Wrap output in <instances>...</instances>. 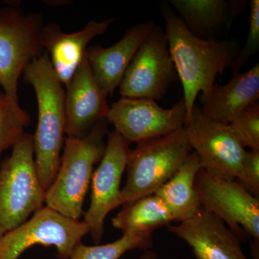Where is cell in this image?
<instances>
[{"label":"cell","mask_w":259,"mask_h":259,"mask_svg":"<svg viewBox=\"0 0 259 259\" xmlns=\"http://www.w3.org/2000/svg\"><path fill=\"white\" fill-rule=\"evenodd\" d=\"M160 10L170 54L183 88L186 121L192 114L198 94L203 97L209 93L218 75L231 68L239 51L236 44L228 40H204L195 36L166 3H162Z\"/></svg>","instance_id":"6da1fadb"},{"label":"cell","mask_w":259,"mask_h":259,"mask_svg":"<svg viewBox=\"0 0 259 259\" xmlns=\"http://www.w3.org/2000/svg\"><path fill=\"white\" fill-rule=\"evenodd\" d=\"M23 79L33 89L37 105V125L33 136L37 176L47 192L60 166L61 151L66 134L65 88L51 67L47 53L29 65Z\"/></svg>","instance_id":"7a4b0ae2"},{"label":"cell","mask_w":259,"mask_h":259,"mask_svg":"<svg viewBox=\"0 0 259 259\" xmlns=\"http://www.w3.org/2000/svg\"><path fill=\"white\" fill-rule=\"evenodd\" d=\"M106 119L100 121L82 137L67 136L60 166L46 193L47 207L65 217L79 220L83 214L85 197L91 185L94 166L105 152Z\"/></svg>","instance_id":"3957f363"},{"label":"cell","mask_w":259,"mask_h":259,"mask_svg":"<svg viewBox=\"0 0 259 259\" xmlns=\"http://www.w3.org/2000/svg\"><path fill=\"white\" fill-rule=\"evenodd\" d=\"M0 165V238L44 207L46 192L37 176L33 136L24 133Z\"/></svg>","instance_id":"277c9868"},{"label":"cell","mask_w":259,"mask_h":259,"mask_svg":"<svg viewBox=\"0 0 259 259\" xmlns=\"http://www.w3.org/2000/svg\"><path fill=\"white\" fill-rule=\"evenodd\" d=\"M191 151L184 127L130 149L127 180L121 190L122 204L155 194L178 171Z\"/></svg>","instance_id":"5b68a950"},{"label":"cell","mask_w":259,"mask_h":259,"mask_svg":"<svg viewBox=\"0 0 259 259\" xmlns=\"http://www.w3.org/2000/svg\"><path fill=\"white\" fill-rule=\"evenodd\" d=\"M44 18L18 5L0 8V87L19 103L18 81L32 61L45 53Z\"/></svg>","instance_id":"8992f818"},{"label":"cell","mask_w":259,"mask_h":259,"mask_svg":"<svg viewBox=\"0 0 259 259\" xmlns=\"http://www.w3.org/2000/svg\"><path fill=\"white\" fill-rule=\"evenodd\" d=\"M90 233L84 221L65 217L46 206L0 238V259H18L33 245L55 246L58 258L69 259L83 237Z\"/></svg>","instance_id":"52a82bcc"},{"label":"cell","mask_w":259,"mask_h":259,"mask_svg":"<svg viewBox=\"0 0 259 259\" xmlns=\"http://www.w3.org/2000/svg\"><path fill=\"white\" fill-rule=\"evenodd\" d=\"M201 207L221 218L241 238L259 241V200L236 180L221 178L201 168L194 181Z\"/></svg>","instance_id":"ba28073f"},{"label":"cell","mask_w":259,"mask_h":259,"mask_svg":"<svg viewBox=\"0 0 259 259\" xmlns=\"http://www.w3.org/2000/svg\"><path fill=\"white\" fill-rule=\"evenodd\" d=\"M177 78L166 33L156 25L135 54L119 92L125 98L159 100Z\"/></svg>","instance_id":"9c48e42d"},{"label":"cell","mask_w":259,"mask_h":259,"mask_svg":"<svg viewBox=\"0 0 259 259\" xmlns=\"http://www.w3.org/2000/svg\"><path fill=\"white\" fill-rule=\"evenodd\" d=\"M184 129L202 168L221 178L236 180L246 150L228 124L211 120L195 105Z\"/></svg>","instance_id":"30bf717a"},{"label":"cell","mask_w":259,"mask_h":259,"mask_svg":"<svg viewBox=\"0 0 259 259\" xmlns=\"http://www.w3.org/2000/svg\"><path fill=\"white\" fill-rule=\"evenodd\" d=\"M186 116L183 98L164 109L153 100L121 97L110 106L106 120L130 144H138L182 128Z\"/></svg>","instance_id":"8fae6325"},{"label":"cell","mask_w":259,"mask_h":259,"mask_svg":"<svg viewBox=\"0 0 259 259\" xmlns=\"http://www.w3.org/2000/svg\"><path fill=\"white\" fill-rule=\"evenodd\" d=\"M130 144L118 133L108 134L105 152L91 181V202L83 214L95 244L101 241L107 214L122 205L120 184L125 171Z\"/></svg>","instance_id":"7c38bea8"},{"label":"cell","mask_w":259,"mask_h":259,"mask_svg":"<svg viewBox=\"0 0 259 259\" xmlns=\"http://www.w3.org/2000/svg\"><path fill=\"white\" fill-rule=\"evenodd\" d=\"M167 227L190 245L197 259H249L242 249L241 238L221 218L202 207L192 217Z\"/></svg>","instance_id":"4fadbf2b"},{"label":"cell","mask_w":259,"mask_h":259,"mask_svg":"<svg viewBox=\"0 0 259 259\" xmlns=\"http://www.w3.org/2000/svg\"><path fill=\"white\" fill-rule=\"evenodd\" d=\"M109 109L107 96L94 78L85 56L65 88L66 134L82 137L95 124L106 119Z\"/></svg>","instance_id":"5bb4252c"},{"label":"cell","mask_w":259,"mask_h":259,"mask_svg":"<svg viewBox=\"0 0 259 259\" xmlns=\"http://www.w3.org/2000/svg\"><path fill=\"white\" fill-rule=\"evenodd\" d=\"M113 21V18L92 20L79 31L69 33L63 31L59 25H45L42 32L44 50L64 88L84 59L88 44L95 37L106 32Z\"/></svg>","instance_id":"9a60e30c"},{"label":"cell","mask_w":259,"mask_h":259,"mask_svg":"<svg viewBox=\"0 0 259 259\" xmlns=\"http://www.w3.org/2000/svg\"><path fill=\"white\" fill-rule=\"evenodd\" d=\"M155 26L152 21L137 24L112 47L88 48L86 56L92 73L107 97L113 96L140 46Z\"/></svg>","instance_id":"2e32d148"},{"label":"cell","mask_w":259,"mask_h":259,"mask_svg":"<svg viewBox=\"0 0 259 259\" xmlns=\"http://www.w3.org/2000/svg\"><path fill=\"white\" fill-rule=\"evenodd\" d=\"M259 100V64L245 72L233 73L226 84H214L201 96L204 115L211 120L229 124L236 116Z\"/></svg>","instance_id":"e0dca14e"},{"label":"cell","mask_w":259,"mask_h":259,"mask_svg":"<svg viewBox=\"0 0 259 259\" xmlns=\"http://www.w3.org/2000/svg\"><path fill=\"white\" fill-rule=\"evenodd\" d=\"M186 26L195 36L217 40L224 29L245 10L244 0H170Z\"/></svg>","instance_id":"ac0fdd59"},{"label":"cell","mask_w":259,"mask_h":259,"mask_svg":"<svg viewBox=\"0 0 259 259\" xmlns=\"http://www.w3.org/2000/svg\"><path fill=\"white\" fill-rule=\"evenodd\" d=\"M201 168L197 155L190 153L175 175L155 192L166 203L177 223L192 217L200 209L194 181Z\"/></svg>","instance_id":"d6986e66"},{"label":"cell","mask_w":259,"mask_h":259,"mask_svg":"<svg viewBox=\"0 0 259 259\" xmlns=\"http://www.w3.org/2000/svg\"><path fill=\"white\" fill-rule=\"evenodd\" d=\"M175 221L166 203L153 194L123 204L120 212L112 218V225L123 233H152L154 230Z\"/></svg>","instance_id":"ffe728a7"},{"label":"cell","mask_w":259,"mask_h":259,"mask_svg":"<svg viewBox=\"0 0 259 259\" xmlns=\"http://www.w3.org/2000/svg\"><path fill=\"white\" fill-rule=\"evenodd\" d=\"M153 245L152 233H123L117 241L93 246L79 243L69 259H119L128 250H148Z\"/></svg>","instance_id":"44dd1931"},{"label":"cell","mask_w":259,"mask_h":259,"mask_svg":"<svg viewBox=\"0 0 259 259\" xmlns=\"http://www.w3.org/2000/svg\"><path fill=\"white\" fill-rule=\"evenodd\" d=\"M30 123V117L20 104L0 91V158L13 147Z\"/></svg>","instance_id":"7402d4cb"},{"label":"cell","mask_w":259,"mask_h":259,"mask_svg":"<svg viewBox=\"0 0 259 259\" xmlns=\"http://www.w3.org/2000/svg\"><path fill=\"white\" fill-rule=\"evenodd\" d=\"M228 125L243 147L259 150L258 102L245 109Z\"/></svg>","instance_id":"603a6c76"},{"label":"cell","mask_w":259,"mask_h":259,"mask_svg":"<svg viewBox=\"0 0 259 259\" xmlns=\"http://www.w3.org/2000/svg\"><path fill=\"white\" fill-rule=\"evenodd\" d=\"M249 30L244 47L238 51L235 58L231 70L233 73L239 72L259 49V1L252 0L250 3Z\"/></svg>","instance_id":"cb8c5ba5"},{"label":"cell","mask_w":259,"mask_h":259,"mask_svg":"<svg viewBox=\"0 0 259 259\" xmlns=\"http://www.w3.org/2000/svg\"><path fill=\"white\" fill-rule=\"evenodd\" d=\"M237 182L250 194L259 195V150L245 151L244 158Z\"/></svg>","instance_id":"d4e9b609"},{"label":"cell","mask_w":259,"mask_h":259,"mask_svg":"<svg viewBox=\"0 0 259 259\" xmlns=\"http://www.w3.org/2000/svg\"><path fill=\"white\" fill-rule=\"evenodd\" d=\"M141 259H157V255L151 250H148L141 256Z\"/></svg>","instance_id":"484cf974"}]
</instances>
